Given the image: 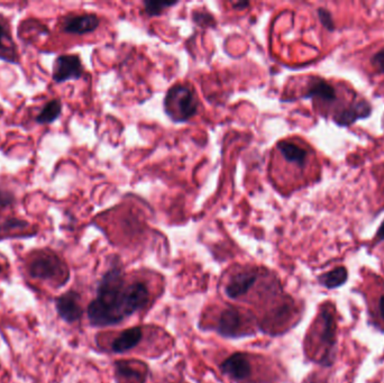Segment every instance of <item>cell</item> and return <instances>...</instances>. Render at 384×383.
<instances>
[{
    "label": "cell",
    "mask_w": 384,
    "mask_h": 383,
    "mask_svg": "<svg viewBox=\"0 0 384 383\" xmlns=\"http://www.w3.org/2000/svg\"><path fill=\"white\" fill-rule=\"evenodd\" d=\"M150 295L142 282L128 284L119 266H112L98 284L97 297L89 304L88 319L96 327L114 326L148 305Z\"/></svg>",
    "instance_id": "1"
},
{
    "label": "cell",
    "mask_w": 384,
    "mask_h": 383,
    "mask_svg": "<svg viewBox=\"0 0 384 383\" xmlns=\"http://www.w3.org/2000/svg\"><path fill=\"white\" fill-rule=\"evenodd\" d=\"M337 314L331 303L322 306V309L313 323L311 335L308 339V348L313 360L320 363H331L336 345Z\"/></svg>",
    "instance_id": "2"
},
{
    "label": "cell",
    "mask_w": 384,
    "mask_h": 383,
    "mask_svg": "<svg viewBox=\"0 0 384 383\" xmlns=\"http://www.w3.org/2000/svg\"><path fill=\"white\" fill-rule=\"evenodd\" d=\"M27 272L35 280L51 281L64 284L69 270L62 259L50 250H35L27 263Z\"/></svg>",
    "instance_id": "3"
},
{
    "label": "cell",
    "mask_w": 384,
    "mask_h": 383,
    "mask_svg": "<svg viewBox=\"0 0 384 383\" xmlns=\"http://www.w3.org/2000/svg\"><path fill=\"white\" fill-rule=\"evenodd\" d=\"M199 101L195 90L188 85H175L164 99L166 115L177 123L189 121L198 112Z\"/></svg>",
    "instance_id": "4"
},
{
    "label": "cell",
    "mask_w": 384,
    "mask_h": 383,
    "mask_svg": "<svg viewBox=\"0 0 384 383\" xmlns=\"http://www.w3.org/2000/svg\"><path fill=\"white\" fill-rule=\"evenodd\" d=\"M362 291L367 300L369 318L376 327L384 330V279L374 274L365 275Z\"/></svg>",
    "instance_id": "5"
},
{
    "label": "cell",
    "mask_w": 384,
    "mask_h": 383,
    "mask_svg": "<svg viewBox=\"0 0 384 383\" xmlns=\"http://www.w3.org/2000/svg\"><path fill=\"white\" fill-rule=\"evenodd\" d=\"M83 65L79 56L76 54H62L58 56L53 65V78L56 83H65L69 80L80 79L83 76Z\"/></svg>",
    "instance_id": "6"
},
{
    "label": "cell",
    "mask_w": 384,
    "mask_h": 383,
    "mask_svg": "<svg viewBox=\"0 0 384 383\" xmlns=\"http://www.w3.org/2000/svg\"><path fill=\"white\" fill-rule=\"evenodd\" d=\"M56 312L63 321L73 324L82 317L83 310L80 305V295L70 290L55 299Z\"/></svg>",
    "instance_id": "7"
},
{
    "label": "cell",
    "mask_w": 384,
    "mask_h": 383,
    "mask_svg": "<svg viewBox=\"0 0 384 383\" xmlns=\"http://www.w3.org/2000/svg\"><path fill=\"white\" fill-rule=\"evenodd\" d=\"M99 24H101V19L94 14L68 16L63 19L61 30L68 34L85 35L97 30Z\"/></svg>",
    "instance_id": "8"
},
{
    "label": "cell",
    "mask_w": 384,
    "mask_h": 383,
    "mask_svg": "<svg viewBox=\"0 0 384 383\" xmlns=\"http://www.w3.org/2000/svg\"><path fill=\"white\" fill-rule=\"evenodd\" d=\"M115 375L119 383H145L148 371L143 363L117 361L115 364Z\"/></svg>",
    "instance_id": "9"
},
{
    "label": "cell",
    "mask_w": 384,
    "mask_h": 383,
    "mask_svg": "<svg viewBox=\"0 0 384 383\" xmlns=\"http://www.w3.org/2000/svg\"><path fill=\"white\" fill-rule=\"evenodd\" d=\"M372 114V106L369 101L360 99L351 103L349 107L336 112L334 116V121L340 126H349L360 119H365Z\"/></svg>",
    "instance_id": "10"
},
{
    "label": "cell",
    "mask_w": 384,
    "mask_h": 383,
    "mask_svg": "<svg viewBox=\"0 0 384 383\" xmlns=\"http://www.w3.org/2000/svg\"><path fill=\"white\" fill-rule=\"evenodd\" d=\"M244 318L242 314L237 309H225L218 319L217 330L224 337H237L245 335L244 330Z\"/></svg>",
    "instance_id": "11"
},
{
    "label": "cell",
    "mask_w": 384,
    "mask_h": 383,
    "mask_svg": "<svg viewBox=\"0 0 384 383\" xmlns=\"http://www.w3.org/2000/svg\"><path fill=\"white\" fill-rule=\"evenodd\" d=\"M279 153L288 164L304 169L309 160V151L293 141H281L277 145Z\"/></svg>",
    "instance_id": "12"
},
{
    "label": "cell",
    "mask_w": 384,
    "mask_h": 383,
    "mask_svg": "<svg viewBox=\"0 0 384 383\" xmlns=\"http://www.w3.org/2000/svg\"><path fill=\"white\" fill-rule=\"evenodd\" d=\"M220 370L224 375L236 381L246 380L252 375L251 363L243 353H235L226 359L222 363Z\"/></svg>",
    "instance_id": "13"
},
{
    "label": "cell",
    "mask_w": 384,
    "mask_h": 383,
    "mask_svg": "<svg viewBox=\"0 0 384 383\" xmlns=\"http://www.w3.org/2000/svg\"><path fill=\"white\" fill-rule=\"evenodd\" d=\"M257 275L255 272H241L232 278L226 286V295L232 299L246 295L252 287L254 286Z\"/></svg>",
    "instance_id": "14"
},
{
    "label": "cell",
    "mask_w": 384,
    "mask_h": 383,
    "mask_svg": "<svg viewBox=\"0 0 384 383\" xmlns=\"http://www.w3.org/2000/svg\"><path fill=\"white\" fill-rule=\"evenodd\" d=\"M302 97L306 99L318 98L324 103H333L337 101V92L336 89L325 80L313 79L308 85L306 94Z\"/></svg>",
    "instance_id": "15"
},
{
    "label": "cell",
    "mask_w": 384,
    "mask_h": 383,
    "mask_svg": "<svg viewBox=\"0 0 384 383\" xmlns=\"http://www.w3.org/2000/svg\"><path fill=\"white\" fill-rule=\"evenodd\" d=\"M143 330L141 327H133L126 330L116 337L112 343V352L115 353H125L133 350L142 341Z\"/></svg>",
    "instance_id": "16"
},
{
    "label": "cell",
    "mask_w": 384,
    "mask_h": 383,
    "mask_svg": "<svg viewBox=\"0 0 384 383\" xmlns=\"http://www.w3.org/2000/svg\"><path fill=\"white\" fill-rule=\"evenodd\" d=\"M0 59L7 62L16 63L17 49L12 37V33L6 23L0 21Z\"/></svg>",
    "instance_id": "17"
},
{
    "label": "cell",
    "mask_w": 384,
    "mask_h": 383,
    "mask_svg": "<svg viewBox=\"0 0 384 383\" xmlns=\"http://www.w3.org/2000/svg\"><path fill=\"white\" fill-rule=\"evenodd\" d=\"M61 112H62V103L59 99H53L42 108L39 115L36 116V123L42 125L51 124L60 117Z\"/></svg>",
    "instance_id": "18"
},
{
    "label": "cell",
    "mask_w": 384,
    "mask_h": 383,
    "mask_svg": "<svg viewBox=\"0 0 384 383\" xmlns=\"http://www.w3.org/2000/svg\"><path fill=\"white\" fill-rule=\"evenodd\" d=\"M347 280V270L344 266H338L327 273L320 275V281L322 286L329 289L342 286Z\"/></svg>",
    "instance_id": "19"
},
{
    "label": "cell",
    "mask_w": 384,
    "mask_h": 383,
    "mask_svg": "<svg viewBox=\"0 0 384 383\" xmlns=\"http://www.w3.org/2000/svg\"><path fill=\"white\" fill-rule=\"evenodd\" d=\"M177 5L175 1H145L144 8L145 12L148 16H159L166 10L168 7L175 6Z\"/></svg>",
    "instance_id": "20"
},
{
    "label": "cell",
    "mask_w": 384,
    "mask_h": 383,
    "mask_svg": "<svg viewBox=\"0 0 384 383\" xmlns=\"http://www.w3.org/2000/svg\"><path fill=\"white\" fill-rule=\"evenodd\" d=\"M28 227V223L18 219H8L0 224V232L1 233H8L12 230H21Z\"/></svg>",
    "instance_id": "21"
},
{
    "label": "cell",
    "mask_w": 384,
    "mask_h": 383,
    "mask_svg": "<svg viewBox=\"0 0 384 383\" xmlns=\"http://www.w3.org/2000/svg\"><path fill=\"white\" fill-rule=\"evenodd\" d=\"M193 21L195 23L200 25V26H213L215 25V19H213V15L206 10H195L192 14Z\"/></svg>",
    "instance_id": "22"
},
{
    "label": "cell",
    "mask_w": 384,
    "mask_h": 383,
    "mask_svg": "<svg viewBox=\"0 0 384 383\" xmlns=\"http://www.w3.org/2000/svg\"><path fill=\"white\" fill-rule=\"evenodd\" d=\"M318 16H320V22H322V25L325 26V28H327L329 31L335 30L334 21H333L331 12H329L327 9H318Z\"/></svg>",
    "instance_id": "23"
},
{
    "label": "cell",
    "mask_w": 384,
    "mask_h": 383,
    "mask_svg": "<svg viewBox=\"0 0 384 383\" xmlns=\"http://www.w3.org/2000/svg\"><path fill=\"white\" fill-rule=\"evenodd\" d=\"M15 201V197L12 192H6L0 189V208L10 206Z\"/></svg>",
    "instance_id": "24"
},
{
    "label": "cell",
    "mask_w": 384,
    "mask_h": 383,
    "mask_svg": "<svg viewBox=\"0 0 384 383\" xmlns=\"http://www.w3.org/2000/svg\"><path fill=\"white\" fill-rule=\"evenodd\" d=\"M372 65L376 67V70L381 74H384V49L376 52L374 56H372L371 60Z\"/></svg>",
    "instance_id": "25"
},
{
    "label": "cell",
    "mask_w": 384,
    "mask_h": 383,
    "mask_svg": "<svg viewBox=\"0 0 384 383\" xmlns=\"http://www.w3.org/2000/svg\"><path fill=\"white\" fill-rule=\"evenodd\" d=\"M376 242L380 243L384 241V221L382 223L381 226L378 228V233H376Z\"/></svg>",
    "instance_id": "26"
},
{
    "label": "cell",
    "mask_w": 384,
    "mask_h": 383,
    "mask_svg": "<svg viewBox=\"0 0 384 383\" xmlns=\"http://www.w3.org/2000/svg\"><path fill=\"white\" fill-rule=\"evenodd\" d=\"M240 6L246 7V6H248V3H235V7H240Z\"/></svg>",
    "instance_id": "27"
},
{
    "label": "cell",
    "mask_w": 384,
    "mask_h": 383,
    "mask_svg": "<svg viewBox=\"0 0 384 383\" xmlns=\"http://www.w3.org/2000/svg\"><path fill=\"white\" fill-rule=\"evenodd\" d=\"M3 271V266H1V263H0V273Z\"/></svg>",
    "instance_id": "28"
}]
</instances>
